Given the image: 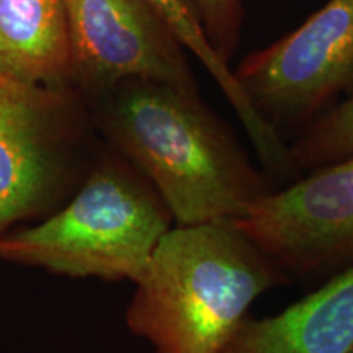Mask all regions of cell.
<instances>
[{"instance_id": "obj_5", "label": "cell", "mask_w": 353, "mask_h": 353, "mask_svg": "<svg viewBox=\"0 0 353 353\" xmlns=\"http://www.w3.org/2000/svg\"><path fill=\"white\" fill-rule=\"evenodd\" d=\"M234 74L273 130L307 126L353 92V0H329L286 37L247 54Z\"/></svg>"}, {"instance_id": "obj_12", "label": "cell", "mask_w": 353, "mask_h": 353, "mask_svg": "<svg viewBox=\"0 0 353 353\" xmlns=\"http://www.w3.org/2000/svg\"><path fill=\"white\" fill-rule=\"evenodd\" d=\"M200 17L206 37L218 54L231 63L241 43L244 25L242 0H192Z\"/></svg>"}, {"instance_id": "obj_9", "label": "cell", "mask_w": 353, "mask_h": 353, "mask_svg": "<svg viewBox=\"0 0 353 353\" xmlns=\"http://www.w3.org/2000/svg\"><path fill=\"white\" fill-rule=\"evenodd\" d=\"M0 72L25 82L69 87L64 0H0Z\"/></svg>"}, {"instance_id": "obj_3", "label": "cell", "mask_w": 353, "mask_h": 353, "mask_svg": "<svg viewBox=\"0 0 353 353\" xmlns=\"http://www.w3.org/2000/svg\"><path fill=\"white\" fill-rule=\"evenodd\" d=\"M172 226L151 182L103 143L61 208L0 236V260L70 278L136 283Z\"/></svg>"}, {"instance_id": "obj_4", "label": "cell", "mask_w": 353, "mask_h": 353, "mask_svg": "<svg viewBox=\"0 0 353 353\" xmlns=\"http://www.w3.org/2000/svg\"><path fill=\"white\" fill-rule=\"evenodd\" d=\"M101 148L87 100L72 87L0 72V236L61 208Z\"/></svg>"}, {"instance_id": "obj_7", "label": "cell", "mask_w": 353, "mask_h": 353, "mask_svg": "<svg viewBox=\"0 0 353 353\" xmlns=\"http://www.w3.org/2000/svg\"><path fill=\"white\" fill-rule=\"evenodd\" d=\"M69 87L90 99L126 79L198 88L185 48L148 0H64Z\"/></svg>"}, {"instance_id": "obj_1", "label": "cell", "mask_w": 353, "mask_h": 353, "mask_svg": "<svg viewBox=\"0 0 353 353\" xmlns=\"http://www.w3.org/2000/svg\"><path fill=\"white\" fill-rule=\"evenodd\" d=\"M85 100L101 141L151 182L174 226L239 221L273 190L198 88L132 77Z\"/></svg>"}, {"instance_id": "obj_10", "label": "cell", "mask_w": 353, "mask_h": 353, "mask_svg": "<svg viewBox=\"0 0 353 353\" xmlns=\"http://www.w3.org/2000/svg\"><path fill=\"white\" fill-rule=\"evenodd\" d=\"M148 2L167 25V28L174 33L176 41L185 48V51L195 56L218 83L224 97L232 105L234 112L239 117L265 169L278 176L293 174L296 165L291 157L290 148L283 143L280 132L265 123L250 105L237 82L231 64L218 54L210 38L206 37L192 0H148Z\"/></svg>"}, {"instance_id": "obj_6", "label": "cell", "mask_w": 353, "mask_h": 353, "mask_svg": "<svg viewBox=\"0 0 353 353\" xmlns=\"http://www.w3.org/2000/svg\"><path fill=\"white\" fill-rule=\"evenodd\" d=\"M255 203L237 228L288 276L353 265V154Z\"/></svg>"}, {"instance_id": "obj_2", "label": "cell", "mask_w": 353, "mask_h": 353, "mask_svg": "<svg viewBox=\"0 0 353 353\" xmlns=\"http://www.w3.org/2000/svg\"><path fill=\"white\" fill-rule=\"evenodd\" d=\"M288 281L234 221L172 226L134 283L125 321L154 353H221L255 299Z\"/></svg>"}, {"instance_id": "obj_11", "label": "cell", "mask_w": 353, "mask_h": 353, "mask_svg": "<svg viewBox=\"0 0 353 353\" xmlns=\"http://www.w3.org/2000/svg\"><path fill=\"white\" fill-rule=\"evenodd\" d=\"M298 169L312 170L353 154V92L306 126L290 148Z\"/></svg>"}, {"instance_id": "obj_8", "label": "cell", "mask_w": 353, "mask_h": 353, "mask_svg": "<svg viewBox=\"0 0 353 353\" xmlns=\"http://www.w3.org/2000/svg\"><path fill=\"white\" fill-rule=\"evenodd\" d=\"M221 353H353V265L275 316L247 317Z\"/></svg>"}]
</instances>
